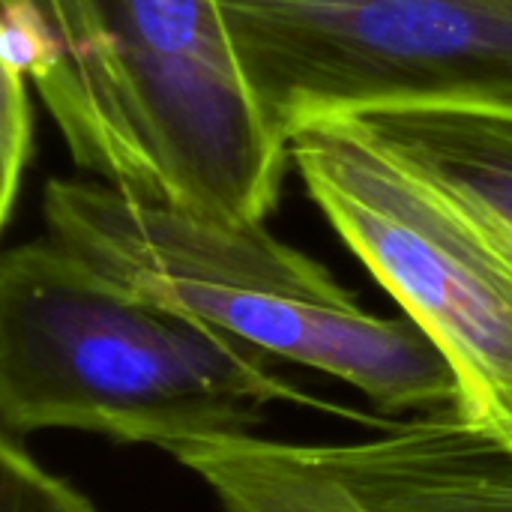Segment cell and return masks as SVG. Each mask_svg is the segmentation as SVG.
I'll list each match as a JSON object with an SVG mask.
<instances>
[{
    "mask_svg": "<svg viewBox=\"0 0 512 512\" xmlns=\"http://www.w3.org/2000/svg\"><path fill=\"white\" fill-rule=\"evenodd\" d=\"M0 222L9 225L33 156L30 75L15 63H0Z\"/></svg>",
    "mask_w": 512,
    "mask_h": 512,
    "instance_id": "obj_10",
    "label": "cell"
},
{
    "mask_svg": "<svg viewBox=\"0 0 512 512\" xmlns=\"http://www.w3.org/2000/svg\"><path fill=\"white\" fill-rule=\"evenodd\" d=\"M48 237L117 285L360 390L384 414H459L444 354L411 318L360 306L327 267L243 222L126 195L102 180L42 189Z\"/></svg>",
    "mask_w": 512,
    "mask_h": 512,
    "instance_id": "obj_3",
    "label": "cell"
},
{
    "mask_svg": "<svg viewBox=\"0 0 512 512\" xmlns=\"http://www.w3.org/2000/svg\"><path fill=\"white\" fill-rule=\"evenodd\" d=\"M351 120L456 198L512 255V111L414 105Z\"/></svg>",
    "mask_w": 512,
    "mask_h": 512,
    "instance_id": "obj_7",
    "label": "cell"
},
{
    "mask_svg": "<svg viewBox=\"0 0 512 512\" xmlns=\"http://www.w3.org/2000/svg\"><path fill=\"white\" fill-rule=\"evenodd\" d=\"M264 351L141 297L48 240L0 258V435L72 429L165 453L321 408Z\"/></svg>",
    "mask_w": 512,
    "mask_h": 512,
    "instance_id": "obj_2",
    "label": "cell"
},
{
    "mask_svg": "<svg viewBox=\"0 0 512 512\" xmlns=\"http://www.w3.org/2000/svg\"><path fill=\"white\" fill-rule=\"evenodd\" d=\"M72 159L159 204L267 222L291 162L216 0H3Z\"/></svg>",
    "mask_w": 512,
    "mask_h": 512,
    "instance_id": "obj_1",
    "label": "cell"
},
{
    "mask_svg": "<svg viewBox=\"0 0 512 512\" xmlns=\"http://www.w3.org/2000/svg\"><path fill=\"white\" fill-rule=\"evenodd\" d=\"M300 450L369 512H512V456L456 411Z\"/></svg>",
    "mask_w": 512,
    "mask_h": 512,
    "instance_id": "obj_6",
    "label": "cell"
},
{
    "mask_svg": "<svg viewBox=\"0 0 512 512\" xmlns=\"http://www.w3.org/2000/svg\"><path fill=\"white\" fill-rule=\"evenodd\" d=\"M243 81L288 141L381 108L512 111V0H216Z\"/></svg>",
    "mask_w": 512,
    "mask_h": 512,
    "instance_id": "obj_5",
    "label": "cell"
},
{
    "mask_svg": "<svg viewBox=\"0 0 512 512\" xmlns=\"http://www.w3.org/2000/svg\"><path fill=\"white\" fill-rule=\"evenodd\" d=\"M306 195L444 354L465 423L512 456V255L441 186L357 120L288 141Z\"/></svg>",
    "mask_w": 512,
    "mask_h": 512,
    "instance_id": "obj_4",
    "label": "cell"
},
{
    "mask_svg": "<svg viewBox=\"0 0 512 512\" xmlns=\"http://www.w3.org/2000/svg\"><path fill=\"white\" fill-rule=\"evenodd\" d=\"M0 512H99L63 477L42 468L21 438L0 435Z\"/></svg>",
    "mask_w": 512,
    "mask_h": 512,
    "instance_id": "obj_9",
    "label": "cell"
},
{
    "mask_svg": "<svg viewBox=\"0 0 512 512\" xmlns=\"http://www.w3.org/2000/svg\"><path fill=\"white\" fill-rule=\"evenodd\" d=\"M204 480L222 512H369L297 444L228 435L168 453Z\"/></svg>",
    "mask_w": 512,
    "mask_h": 512,
    "instance_id": "obj_8",
    "label": "cell"
}]
</instances>
